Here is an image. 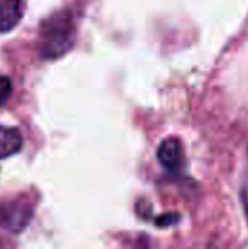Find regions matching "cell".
<instances>
[{
	"instance_id": "obj_1",
	"label": "cell",
	"mask_w": 248,
	"mask_h": 249,
	"mask_svg": "<svg viewBox=\"0 0 248 249\" xmlns=\"http://www.w3.org/2000/svg\"><path fill=\"white\" fill-rule=\"evenodd\" d=\"M42 55L56 58L64 54L73 44V26L69 16L54 15L42 26Z\"/></svg>"
},
{
	"instance_id": "obj_2",
	"label": "cell",
	"mask_w": 248,
	"mask_h": 249,
	"mask_svg": "<svg viewBox=\"0 0 248 249\" xmlns=\"http://www.w3.org/2000/svg\"><path fill=\"white\" fill-rule=\"evenodd\" d=\"M31 219V209L23 203H9L0 209V220L12 232L22 231Z\"/></svg>"
},
{
	"instance_id": "obj_3",
	"label": "cell",
	"mask_w": 248,
	"mask_h": 249,
	"mask_svg": "<svg viewBox=\"0 0 248 249\" xmlns=\"http://www.w3.org/2000/svg\"><path fill=\"white\" fill-rule=\"evenodd\" d=\"M158 160L164 168L170 171L180 168L183 162V147H181L180 140L174 137L164 140L158 149Z\"/></svg>"
},
{
	"instance_id": "obj_4",
	"label": "cell",
	"mask_w": 248,
	"mask_h": 249,
	"mask_svg": "<svg viewBox=\"0 0 248 249\" xmlns=\"http://www.w3.org/2000/svg\"><path fill=\"white\" fill-rule=\"evenodd\" d=\"M23 0H0V32L13 29L22 19Z\"/></svg>"
},
{
	"instance_id": "obj_5",
	"label": "cell",
	"mask_w": 248,
	"mask_h": 249,
	"mask_svg": "<svg viewBox=\"0 0 248 249\" xmlns=\"http://www.w3.org/2000/svg\"><path fill=\"white\" fill-rule=\"evenodd\" d=\"M22 149V136L15 128L0 125V159L9 158Z\"/></svg>"
},
{
	"instance_id": "obj_6",
	"label": "cell",
	"mask_w": 248,
	"mask_h": 249,
	"mask_svg": "<svg viewBox=\"0 0 248 249\" xmlns=\"http://www.w3.org/2000/svg\"><path fill=\"white\" fill-rule=\"evenodd\" d=\"M12 93V82L9 77H0V107L6 104Z\"/></svg>"
},
{
	"instance_id": "obj_7",
	"label": "cell",
	"mask_w": 248,
	"mask_h": 249,
	"mask_svg": "<svg viewBox=\"0 0 248 249\" xmlns=\"http://www.w3.org/2000/svg\"><path fill=\"white\" fill-rule=\"evenodd\" d=\"M241 201H243V207H244V213H246V219L248 222V182L243 187L241 190Z\"/></svg>"
},
{
	"instance_id": "obj_8",
	"label": "cell",
	"mask_w": 248,
	"mask_h": 249,
	"mask_svg": "<svg viewBox=\"0 0 248 249\" xmlns=\"http://www.w3.org/2000/svg\"><path fill=\"white\" fill-rule=\"evenodd\" d=\"M177 220H178V216L168 214L167 217H162L161 220H158V225H161V226H167V225H171V223H174V222H177Z\"/></svg>"
}]
</instances>
